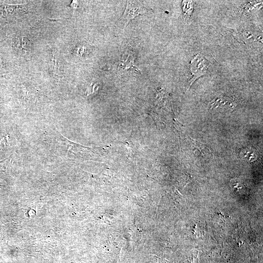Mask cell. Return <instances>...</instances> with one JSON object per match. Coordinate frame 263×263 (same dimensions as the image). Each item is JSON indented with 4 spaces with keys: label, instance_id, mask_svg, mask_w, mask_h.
<instances>
[{
    "label": "cell",
    "instance_id": "1",
    "mask_svg": "<svg viewBox=\"0 0 263 263\" xmlns=\"http://www.w3.org/2000/svg\"><path fill=\"white\" fill-rule=\"evenodd\" d=\"M208 66L209 62L203 56L197 54L194 56L190 64L192 77L190 79L188 89L197 79L207 74Z\"/></svg>",
    "mask_w": 263,
    "mask_h": 263
},
{
    "label": "cell",
    "instance_id": "2",
    "mask_svg": "<svg viewBox=\"0 0 263 263\" xmlns=\"http://www.w3.org/2000/svg\"><path fill=\"white\" fill-rule=\"evenodd\" d=\"M137 1H128L126 8L121 17V20L128 24L130 20L136 17L143 14L147 8Z\"/></svg>",
    "mask_w": 263,
    "mask_h": 263
},
{
    "label": "cell",
    "instance_id": "3",
    "mask_svg": "<svg viewBox=\"0 0 263 263\" xmlns=\"http://www.w3.org/2000/svg\"><path fill=\"white\" fill-rule=\"evenodd\" d=\"M30 43V40L26 37L22 35L18 36L15 41L17 48L25 52L29 50Z\"/></svg>",
    "mask_w": 263,
    "mask_h": 263
}]
</instances>
